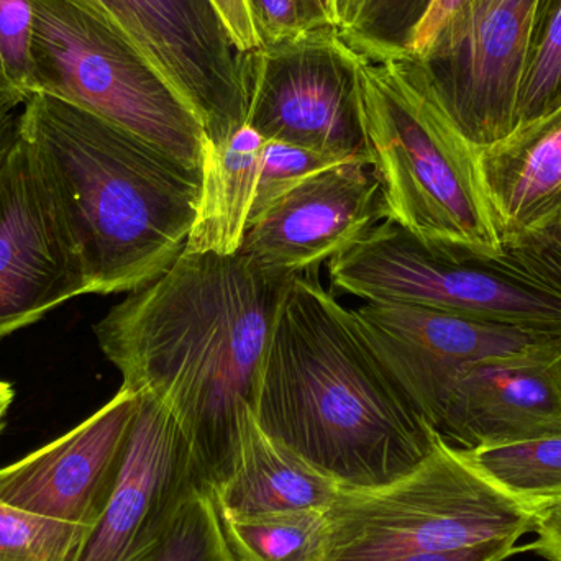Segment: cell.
Returning a JSON list of instances; mask_svg holds the SVG:
<instances>
[{
	"instance_id": "obj_1",
	"label": "cell",
	"mask_w": 561,
	"mask_h": 561,
	"mask_svg": "<svg viewBox=\"0 0 561 561\" xmlns=\"http://www.w3.org/2000/svg\"><path fill=\"white\" fill-rule=\"evenodd\" d=\"M293 278L262 272L240 253L184 250L167 273L128 293L94 325L122 388L150 396L176 419L206 493L236 463Z\"/></svg>"
},
{
	"instance_id": "obj_2",
	"label": "cell",
	"mask_w": 561,
	"mask_h": 561,
	"mask_svg": "<svg viewBox=\"0 0 561 561\" xmlns=\"http://www.w3.org/2000/svg\"><path fill=\"white\" fill-rule=\"evenodd\" d=\"M253 414L268 437L342 491L389 486L438 444L358 317L317 270L284 290Z\"/></svg>"
},
{
	"instance_id": "obj_3",
	"label": "cell",
	"mask_w": 561,
	"mask_h": 561,
	"mask_svg": "<svg viewBox=\"0 0 561 561\" xmlns=\"http://www.w3.org/2000/svg\"><path fill=\"white\" fill-rule=\"evenodd\" d=\"M20 128L89 294L131 293L176 263L196 222L199 170L51 95L26 99Z\"/></svg>"
},
{
	"instance_id": "obj_4",
	"label": "cell",
	"mask_w": 561,
	"mask_h": 561,
	"mask_svg": "<svg viewBox=\"0 0 561 561\" xmlns=\"http://www.w3.org/2000/svg\"><path fill=\"white\" fill-rule=\"evenodd\" d=\"M348 45L356 58L366 153L386 220L455 252L503 255L478 147L442 107L421 58L409 49Z\"/></svg>"
},
{
	"instance_id": "obj_5",
	"label": "cell",
	"mask_w": 561,
	"mask_h": 561,
	"mask_svg": "<svg viewBox=\"0 0 561 561\" xmlns=\"http://www.w3.org/2000/svg\"><path fill=\"white\" fill-rule=\"evenodd\" d=\"M32 2L33 94L98 115L203 170L210 145L203 125L92 0Z\"/></svg>"
},
{
	"instance_id": "obj_6",
	"label": "cell",
	"mask_w": 561,
	"mask_h": 561,
	"mask_svg": "<svg viewBox=\"0 0 561 561\" xmlns=\"http://www.w3.org/2000/svg\"><path fill=\"white\" fill-rule=\"evenodd\" d=\"M536 513L494 486L438 438L408 477L373 491H342L327 511L323 561L457 552L519 540Z\"/></svg>"
},
{
	"instance_id": "obj_7",
	"label": "cell",
	"mask_w": 561,
	"mask_h": 561,
	"mask_svg": "<svg viewBox=\"0 0 561 561\" xmlns=\"http://www.w3.org/2000/svg\"><path fill=\"white\" fill-rule=\"evenodd\" d=\"M336 289L366 302L408 304L561 335V293L501 256L434 245L392 220L329 262Z\"/></svg>"
},
{
	"instance_id": "obj_8",
	"label": "cell",
	"mask_w": 561,
	"mask_h": 561,
	"mask_svg": "<svg viewBox=\"0 0 561 561\" xmlns=\"http://www.w3.org/2000/svg\"><path fill=\"white\" fill-rule=\"evenodd\" d=\"M247 125L342 160H368L356 58L339 28H317L247 53Z\"/></svg>"
},
{
	"instance_id": "obj_9",
	"label": "cell",
	"mask_w": 561,
	"mask_h": 561,
	"mask_svg": "<svg viewBox=\"0 0 561 561\" xmlns=\"http://www.w3.org/2000/svg\"><path fill=\"white\" fill-rule=\"evenodd\" d=\"M539 0H467L417 55L448 117L484 147L516 127Z\"/></svg>"
},
{
	"instance_id": "obj_10",
	"label": "cell",
	"mask_w": 561,
	"mask_h": 561,
	"mask_svg": "<svg viewBox=\"0 0 561 561\" xmlns=\"http://www.w3.org/2000/svg\"><path fill=\"white\" fill-rule=\"evenodd\" d=\"M186 102L213 147L245 127L247 53L213 0H92Z\"/></svg>"
},
{
	"instance_id": "obj_11",
	"label": "cell",
	"mask_w": 561,
	"mask_h": 561,
	"mask_svg": "<svg viewBox=\"0 0 561 561\" xmlns=\"http://www.w3.org/2000/svg\"><path fill=\"white\" fill-rule=\"evenodd\" d=\"M138 396L114 493L79 561H158L178 514L204 491L176 419L150 396Z\"/></svg>"
},
{
	"instance_id": "obj_12",
	"label": "cell",
	"mask_w": 561,
	"mask_h": 561,
	"mask_svg": "<svg viewBox=\"0 0 561 561\" xmlns=\"http://www.w3.org/2000/svg\"><path fill=\"white\" fill-rule=\"evenodd\" d=\"M84 294V273L20 128L0 163V339Z\"/></svg>"
},
{
	"instance_id": "obj_13",
	"label": "cell",
	"mask_w": 561,
	"mask_h": 561,
	"mask_svg": "<svg viewBox=\"0 0 561 561\" xmlns=\"http://www.w3.org/2000/svg\"><path fill=\"white\" fill-rule=\"evenodd\" d=\"M425 421L434 428L451 379L471 363L561 346V335L408 304L353 310Z\"/></svg>"
},
{
	"instance_id": "obj_14",
	"label": "cell",
	"mask_w": 561,
	"mask_h": 561,
	"mask_svg": "<svg viewBox=\"0 0 561 561\" xmlns=\"http://www.w3.org/2000/svg\"><path fill=\"white\" fill-rule=\"evenodd\" d=\"M381 219L371 164L348 161L304 181L250 222L239 253L262 272L302 275L355 247Z\"/></svg>"
},
{
	"instance_id": "obj_15",
	"label": "cell",
	"mask_w": 561,
	"mask_h": 561,
	"mask_svg": "<svg viewBox=\"0 0 561 561\" xmlns=\"http://www.w3.org/2000/svg\"><path fill=\"white\" fill-rule=\"evenodd\" d=\"M140 396L127 388L45 447L0 468V503L95 529L114 493Z\"/></svg>"
},
{
	"instance_id": "obj_16",
	"label": "cell",
	"mask_w": 561,
	"mask_h": 561,
	"mask_svg": "<svg viewBox=\"0 0 561 561\" xmlns=\"http://www.w3.org/2000/svg\"><path fill=\"white\" fill-rule=\"evenodd\" d=\"M435 434L455 450L561 435V346L461 368L445 392Z\"/></svg>"
},
{
	"instance_id": "obj_17",
	"label": "cell",
	"mask_w": 561,
	"mask_h": 561,
	"mask_svg": "<svg viewBox=\"0 0 561 561\" xmlns=\"http://www.w3.org/2000/svg\"><path fill=\"white\" fill-rule=\"evenodd\" d=\"M484 194L504 247L561 197V105L478 148Z\"/></svg>"
},
{
	"instance_id": "obj_18",
	"label": "cell",
	"mask_w": 561,
	"mask_h": 561,
	"mask_svg": "<svg viewBox=\"0 0 561 561\" xmlns=\"http://www.w3.org/2000/svg\"><path fill=\"white\" fill-rule=\"evenodd\" d=\"M339 486L265 434L250 414L236 463L210 493L220 516L329 511Z\"/></svg>"
},
{
	"instance_id": "obj_19",
	"label": "cell",
	"mask_w": 561,
	"mask_h": 561,
	"mask_svg": "<svg viewBox=\"0 0 561 561\" xmlns=\"http://www.w3.org/2000/svg\"><path fill=\"white\" fill-rule=\"evenodd\" d=\"M265 138L245 125L220 147L207 148L196 222L187 252L237 255L259 186Z\"/></svg>"
},
{
	"instance_id": "obj_20",
	"label": "cell",
	"mask_w": 561,
	"mask_h": 561,
	"mask_svg": "<svg viewBox=\"0 0 561 561\" xmlns=\"http://www.w3.org/2000/svg\"><path fill=\"white\" fill-rule=\"evenodd\" d=\"M458 451L494 486L534 513L561 500V435Z\"/></svg>"
},
{
	"instance_id": "obj_21",
	"label": "cell",
	"mask_w": 561,
	"mask_h": 561,
	"mask_svg": "<svg viewBox=\"0 0 561 561\" xmlns=\"http://www.w3.org/2000/svg\"><path fill=\"white\" fill-rule=\"evenodd\" d=\"M220 523L237 561H323L327 511L220 516Z\"/></svg>"
},
{
	"instance_id": "obj_22",
	"label": "cell",
	"mask_w": 561,
	"mask_h": 561,
	"mask_svg": "<svg viewBox=\"0 0 561 561\" xmlns=\"http://www.w3.org/2000/svg\"><path fill=\"white\" fill-rule=\"evenodd\" d=\"M561 105V0H539L517 102L516 125Z\"/></svg>"
},
{
	"instance_id": "obj_23",
	"label": "cell",
	"mask_w": 561,
	"mask_h": 561,
	"mask_svg": "<svg viewBox=\"0 0 561 561\" xmlns=\"http://www.w3.org/2000/svg\"><path fill=\"white\" fill-rule=\"evenodd\" d=\"M92 533L0 503V561H79Z\"/></svg>"
},
{
	"instance_id": "obj_24",
	"label": "cell",
	"mask_w": 561,
	"mask_h": 561,
	"mask_svg": "<svg viewBox=\"0 0 561 561\" xmlns=\"http://www.w3.org/2000/svg\"><path fill=\"white\" fill-rule=\"evenodd\" d=\"M348 161L355 160H342L332 154L320 153V151L284 144V141L265 140L259 186H256L249 224L263 216L270 207L275 206L304 181Z\"/></svg>"
},
{
	"instance_id": "obj_25",
	"label": "cell",
	"mask_w": 561,
	"mask_h": 561,
	"mask_svg": "<svg viewBox=\"0 0 561 561\" xmlns=\"http://www.w3.org/2000/svg\"><path fill=\"white\" fill-rule=\"evenodd\" d=\"M158 561H237L209 493L199 491L184 504Z\"/></svg>"
},
{
	"instance_id": "obj_26",
	"label": "cell",
	"mask_w": 561,
	"mask_h": 561,
	"mask_svg": "<svg viewBox=\"0 0 561 561\" xmlns=\"http://www.w3.org/2000/svg\"><path fill=\"white\" fill-rule=\"evenodd\" d=\"M434 0H368L358 22L340 32L363 48L408 49Z\"/></svg>"
},
{
	"instance_id": "obj_27",
	"label": "cell",
	"mask_w": 561,
	"mask_h": 561,
	"mask_svg": "<svg viewBox=\"0 0 561 561\" xmlns=\"http://www.w3.org/2000/svg\"><path fill=\"white\" fill-rule=\"evenodd\" d=\"M32 0H0V89L30 98L32 88Z\"/></svg>"
},
{
	"instance_id": "obj_28",
	"label": "cell",
	"mask_w": 561,
	"mask_h": 561,
	"mask_svg": "<svg viewBox=\"0 0 561 561\" xmlns=\"http://www.w3.org/2000/svg\"><path fill=\"white\" fill-rule=\"evenodd\" d=\"M501 259L561 293V197L536 226L504 247Z\"/></svg>"
},
{
	"instance_id": "obj_29",
	"label": "cell",
	"mask_w": 561,
	"mask_h": 561,
	"mask_svg": "<svg viewBox=\"0 0 561 561\" xmlns=\"http://www.w3.org/2000/svg\"><path fill=\"white\" fill-rule=\"evenodd\" d=\"M262 45L310 32L302 0H247Z\"/></svg>"
},
{
	"instance_id": "obj_30",
	"label": "cell",
	"mask_w": 561,
	"mask_h": 561,
	"mask_svg": "<svg viewBox=\"0 0 561 561\" xmlns=\"http://www.w3.org/2000/svg\"><path fill=\"white\" fill-rule=\"evenodd\" d=\"M222 15L233 42L243 53L253 51L262 45L247 0H213Z\"/></svg>"
},
{
	"instance_id": "obj_31",
	"label": "cell",
	"mask_w": 561,
	"mask_h": 561,
	"mask_svg": "<svg viewBox=\"0 0 561 561\" xmlns=\"http://www.w3.org/2000/svg\"><path fill=\"white\" fill-rule=\"evenodd\" d=\"M517 540H494L457 552L427 553V556L388 557L371 561H504L516 552Z\"/></svg>"
},
{
	"instance_id": "obj_32",
	"label": "cell",
	"mask_w": 561,
	"mask_h": 561,
	"mask_svg": "<svg viewBox=\"0 0 561 561\" xmlns=\"http://www.w3.org/2000/svg\"><path fill=\"white\" fill-rule=\"evenodd\" d=\"M536 542L529 549L549 561H561V500L536 511Z\"/></svg>"
},
{
	"instance_id": "obj_33",
	"label": "cell",
	"mask_w": 561,
	"mask_h": 561,
	"mask_svg": "<svg viewBox=\"0 0 561 561\" xmlns=\"http://www.w3.org/2000/svg\"><path fill=\"white\" fill-rule=\"evenodd\" d=\"M26 99L19 92L0 89V163L19 141L20 121Z\"/></svg>"
},
{
	"instance_id": "obj_34",
	"label": "cell",
	"mask_w": 561,
	"mask_h": 561,
	"mask_svg": "<svg viewBox=\"0 0 561 561\" xmlns=\"http://www.w3.org/2000/svg\"><path fill=\"white\" fill-rule=\"evenodd\" d=\"M463 2H467V0H434L427 15L424 16L421 25L415 30L414 36H412L411 45L408 48L409 51L414 53V55H421L425 46L434 38L435 33L440 30V26L454 15L455 10Z\"/></svg>"
},
{
	"instance_id": "obj_35",
	"label": "cell",
	"mask_w": 561,
	"mask_h": 561,
	"mask_svg": "<svg viewBox=\"0 0 561 561\" xmlns=\"http://www.w3.org/2000/svg\"><path fill=\"white\" fill-rule=\"evenodd\" d=\"M302 3L310 28H336L333 0H302Z\"/></svg>"
},
{
	"instance_id": "obj_36",
	"label": "cell",
	"mask_w": 561,
	"mask_h": 561,
	"mask_svg": "<svg viewBox=\"0 0 561 561\" xmlns=\"http://www.w3.org/2000/svg\"><path fill=\"white\" fill-rule=\"evenodd\" d=\"M368 0H333L335 26L340 32H348L358 22Z\"/></svg>"
},
{
	"instance_id": "obj_37",
	"label": "cell",
	"mask_w": 561,
	"mask_h": 561,
	"mask_svg": "<svg viewBox=\"0 0 561 561\" xmlns=\"http://www.w3.org/2000/svg\"><path fill=\"white\" fill-rule=\"evenodd\" d=\"M15 392H13L12 386L7 382L2 389H0V435H2L3 428H5L7 412H9L10 405H12Z\"/></svg>"
},
{
	"instance_id": "obj_38",
	"label": "cell",
	"mask_w": 561,
	"mask_h": 561,
	"mask_svg": "<svg viewBox=\"0 0 561 561\" xmlns=\"http://www.w3.org/2000/svg\"><path fill=\"white\" fill-rule=\"evenodd\" d=\"M5 385H7V382H5V381H0V389H2V388H3V386H5Z\"/></svg>"
}]
</instances>
